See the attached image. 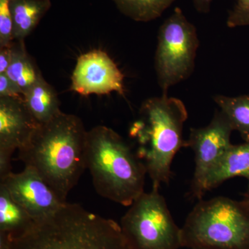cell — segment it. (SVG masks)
<instances>
[{
    "mask_svg": "<svg viewBox=\"0 0 249 249\" xmlns=\"http://www.w3.org/2000/svg\"><path fill=\"white\" fill-rule=\"evenodd\" d=\"M88 131L73 114L60 113L39 124L18 150V160L45 180L64 202L86 168Z\"/></svg>",
    "mask_w": 249,
    "mask_h": 249,
    "instance_id": "1",
    "label": "cell"
},
{
    "mask_svg": "<svg viewBox=\"0 0 249 249\" xmlns=\"http://www.w3.org/2000/svg\"><path fill=\"white\" fill-rule=\"evenodd\" d=\"M11 249H131L120 224L65 203L55 213L35 221L11 237Z\"/></svg>",
    "mask_w": 249,
    "mask_h": 249,
    "instance_id": "2",
    "label": "cell"
},
{
    "mask_svg": "<svg viewBox=\"0 0 249 249\" xmlns=\"http://www.w3.org/2000/svg\"><path fill=\"white\" fill-rule=\"evenodd\" d=\"M188 116L182 101L162 93L142 103L138 119L129 127V136L138 143L136 154L145 165L152 188L160 189L162 183L170 182L174 158L186 147L183 129Z\"/></svg>",
    "mask_w": 249,
    "mask_h": 249,
    "instance_id": "3",
    "label": "cell"
},
{
    "mask_svg": "<svg viewBox=\"0 0 249 249\" xmlns=\"http://www.w3.org/2000/svg\"><path fill=\"white\" fill-rule=\"evenodd\" d=\"M86 168L99 196L129 206L144 193L146 168L117 132L104 125L88 131Z\"/></svg>",
    "mask_w": 249,
    "mask_h": 249,
    "instance_id": "4",
    "label": "cell"
},
{
    "mask_svg": "<svg viewBox=\"0 0 249 249\" xmlns=\"http://www.w3.org/2000/svg\"><path fill=\"white\" fill-rule=\"evenodd\" d=\"M188 249H249V203L218 196L198 201L181 227Z\"/></svg>",
    "mask_w": 249,
    "mask_h": 249,
    "instance_id": "5",
    "label": "cell"
},
{
    "mask_svg": "<svg viewBox=\"0 0 249 249\" xmlns=\"http://www.w3.org/2000/svg\"><path fill=\"white\" fill-rule=\"evenodd\" d=\"M121 231L131 249H180L181 227L174 220L159 188L142 193L121 218Z\"/></svg>",
    "mask_w": 249,
    "mask_h": 249,
    "instance_id": "6",
    "label": "cell"
},
{
    "mask_svg": "<svg viewBox=\"0 0 249 249\" xmlns=\"http://www.w3.org/2000/svg\"><path fill=\"white\" fill-rule=\"evenodd\" d=\"M199 39L196 27L177 7L159 30L155 70L162 92L189 78L194 71Z\"/></svg>",
    "mask_w": 249,
    "mask_h": 249,
    "instance_id": "7",
    "label": "cell"
},
{
    "mask_svg": "<svg viewBox=\"0 0 249 249\" xmlns=\"http://www.w3.org/2000/svg\"><path fill=\"white\" fill-rule=\"evenodd\" d=\"M234 129L227 116L216 110L211 123L199 128H191L186 147L195 154L194 174L191 181V195L200 200L204 196V182L206 175L219 159L231 146Z\"/></svg>",
    "mask_w": 249,
    "mask_h": 249,
    "instance_id": "8",
    "label": "cell"
},
{
    "mask_svg": "<svg viewBox=\"0 0 249 249\" xmlns=\"http://www.w3.org/2000/svg\"><path fill=\"white\" fill-rule=\"evenodd\" d=\"M124 76L107 53L99 49L80 55L71 76V90L82 96L117 92L124 96Z\"/></svg>",
    "mask_w": 249,
    "mask_h": 249,
    "instance_id": "9",
    "label": "cell"
},
{
    "mask_svg": "<svg viewBox=\"0 0 249 249\" xmlns=\"http://www.w3.org/2000/svg\"><path fill=\"white\" fill-rule=\"evenodd\" d=\"M0 183L34 221L50 217L66 203L31 167H25L19 173H11Z\"/></svg>",
    "mask_w": 249,
    "mask_h": 249,
    "instance_id": "10",
    "label": "cell"
},
{
    "mask_svg": "<svg viewBox=\"0 0 249 249\" xmlns=\"http://www.w3.org/2000/svg\"><path fill=\"white\" fill-rule=\"evenodd\" d=\"M38 125L23 99L0 97V155L12 158Z\"/></svg>",
    "mask_w": 249,
    "mask_h": 249,
    "instance_id": "11",
    "label": "cell"
},
{
    "mask_svg": "<svg viewBox=\"0 0 249 249\" xmlns=\"http://www.w3.org/2000/svg\"><path fill=\"white\" fill-rule=\"evenodd\" d=\"M244 178L249 181V142L232 145L219 159L206 175L204 194L234 178Z\"/></svg>",
    "mask_w": 249,
    "mask_h": 249,
    "instance_id": "12",
    "label": "cell"
},
{
    "mask_svg": "<svg viewBox=\"0 0 249 249\" xmlns=\"http://www.w3.org/2000/svg\"><path fill=\"white\" fill-rule=\"evenodd\" d=\"M23 101L39 124L49 122L62 112L58 93L44 78L24 93Z\"/></svg>",
    "mask_w": 249,
    "mask_h": 249,
    "instance_id": "13",
    "label": "cell"
},
{
    "mask_svg": "<svg viewBox=\"0 0 249 249\" xmlns=\"http://www.w3.org/2000/svg\"><path fill=\"white\" fill-rule=\"evenodd\" d=\"M14 40H25L52 7L51 0H11Z\"/></svg>",
    "mask_w": 249,
    "mask_h": 249,
    "instance_id": "14",
    "label": "cell"
},
{
    "mask_svg": "<svg viewBox=\"0 0 249 249\" xmlns=\"http://www.w3.org/2000/svg\"><path fill=\"white\" fill-rule=\"evenodd\" d=\"M12 58L6 74L23 93L43 78L36 60L28 53L24 40L11 43Z\"/></svg>",
    "mask_w": 249,
    "mask_h": 249,
    "instance_id": "15",
    "label": "cell"
},
{
    "mask_svg": "<svg viewBox=\"0 0 249 249\" xmlns=\"http://www.w3.org/2000/svg\"><path fill=\"white\" fill-rule=\"evenodd\" d=\"M35 221L14 200L4 185L0 183V232L16 237L26 231Z\"/></svg>",
    "mask_w": 249,
    "mask_h": 249,
    "instance_id": "16",
    "label": "cell"
},
{
    "mask_svg": "<svg viewBox=\"0 0 249 249\" xmlns=\"http://www.w3.org/2000/svg\"><path fill=\"white\" fill-rule=\"evenodd\" d=\"M213 100L234 131H237L245 142H249V93L238 96L217 95Z\"/></svg>",
    "mask_w": 249,
    "mask_h": 249,
    "instance_id": "17",
    "label": "cell"
},
{
    "mask_svg": "<svg viewBox=\"0 0 249 249\" xmlns=\"http://www.w3.org/2000/svg\"><path fill=\"white\" fill-rule=\"evenodd\" d=\"M124 16L137 22H150L160 18L176 0H113Z\"/></svg>",
    "mask_w": 249,
    "mask_h": 249,
    "instance_id": "18",
    "label": "cell"
},
{
    "mask_svg": "<svg viewBox=\"0 0 249 249\" xmlns=\"http://www.w3.org/2000/svg\"><path fill=\"white\" fill-rule=\"evenodd\" d=\"M11 0H0V47H7L14 41Z\"/></svg>",
    "mask_w": 249,
    "mask_h": 249,
    "instance_id": "19",
    "label": "cell"
},
{
    "mask_svg": "<svg viewBox=\"0 0 249 249\" xmlns=\"http://www.w3.org/2000/svg\"><path fill=\"white\" fill-rule=\"evenodd\" d=\"M227 25L229 28L249 26V0H236L228 16Z\"/></svg>",
    "mask_w": 249,
    "mask_h": 249,
    "instance_id": "20",
    "label": "cell"
},
{
    "mask_svg": "<svg viewBox=\"0 0 249 249\" xmlns=\"http://www.w3.org/2000/svg\"><path fill=\"white\" fill-rule=\"evenodd\" d=\"M23 91L6 73H0V97L23 99Z\"/></svg>",
    "mask_w": 249,
    "mask_h": 249,
    "instance_id": "21",
    "label": "cell"
},
{
    "mask_svg": "<svg viewBox=\"0 0 249 249\" xmlns=\"http://www.w3.org/2000/svg\"><path fill=\"white\" fill-rule=\"evenodd\" d=\"M12 58L11 44L7 47H0V73H5L9 68Z\"/></svg>",
    "mask_w": 249,
    "mask_h": 249,
    "instance_id": "22",
    "label": "cell"
},
{
    "mask_svg": "<svg viewBox=\"0 0 249 249\" xmlns=\"http://www.w3.org/2000/svg\"><path fill=\"white\" fill-rule=\"evenodd\" d=\"M213 0H193L195 8L196 11L202 14H207L211 9V4Z\"/></svg>",
    "mask_w": 249,
    "mask_h": 249,
    "instance_id": "23",
    "label": "cell"
},
{
    "mask_svg": "<svg viewBox=\"0 0 249 249\" xmlns=\"http://www.w3.org/2000/svg\"><path fill=\"white\" fill-rule=\"evenodd\" d=\"M0 249H11V236L0 232Z\"/></svg>",
    "mask_w": 249,
    "mask_h": 249,
    "instance_id": "24",
    "label": "cell"
},
{
    "mask_svg": "<svg viewBox=\"0 0 249 249\" xmlns=\"http://www.w3.org/2000/svg\"><path fill=\"white\" fill-rule=\"evenodd\" d=\"M243 199L249 203V181H248V186H247V191H246L245 194H244Z\"/></svg>",
    "mask_w": 249,
    "mask_h": 249,
    "instance_id": "25",
    "label": "cell"
},
{
    "mask_svg": "<svg viewBox=\"0 0 249 249\" xmlns=\"http://www.w3.org/2000/svg\"></svg>",
    "mask_w": 249,
    "mask_h": 249,
    "instance_id": "26",
    "label": "cell"
}]
</instances>
